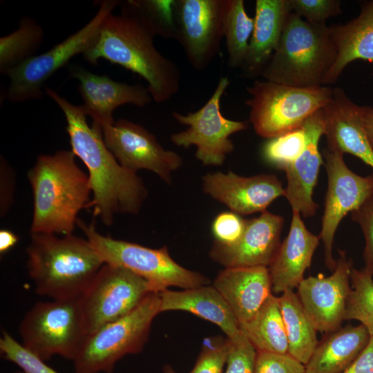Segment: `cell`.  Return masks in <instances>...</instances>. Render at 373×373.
Masks as SVG:
<instances>
[{
  "mask_svg": "<svg viewBox=\"0 0 373 373\" xmlns=\"http://www.w3.org/2000/svg\"><path fill=\"white\" fill-rule=\"evenodd\" d=\"M44 89L65 116L71 151L88 169L93 193L88 207H93L94 216L110 226L118 213H137L147 197L142 179L118 162L102 129L87 123L81 105H74L51 88Z\"/></svg>",
  "mask_w": 373,
  "mask_h": 373,
  "instance_id": "6da1fadb",
  "label": "cell"
},
{
  "mask_svg": "<svg viewBox=\"0 0 373 373\" xmlns=\"http://www.w3.org/2000/svg\"><path fill=\"white\" fill-rule=\"evenodd\" d=\"M155 37L134 17L111 13L83 57L92 65L104 59L139 75L146 82L152 99L164 103L178 92L181 73L178 66L156 48Z\"/></svg>",
  "mask_w": 373,
  "mask_h": 373,
  "instance_id": "7a4b0ae2",
  "label": "cell"
},
{
  "mask_svg": "<svg viewBox=\"0 0 373 373\" xmlns=\"http://www.w3.org/2000/svg\"><path fill=\"white\" fill-rule=\"evenodd\" d=\"M75 158L72 151L41 155L28 171L34 199L31 233L72 234L79 212L88 207V175Z\"/></svg>",
  "mask_w": 373,
  "mask_h": 373,
  "instance_id": "3957f363",
  "label": "cell"
},
{
  "mask_svg": "<svg viewBox=\"0 0 373 373\" xmlns=\"http://www.w3.org/2000/svg\"><path fill=\"white\" fill-rule=\"evenodd\" d=\"M27 267L37 294L52 300L78 299L104 262L86 238L31 233Z\"/></svg>",
  "mask_w": 373,
  "mask_h": 373,
  "instance_id": "277c9868",
  "label": "cell"
},
{
  "mask_svg": "<svg viewBox=\"0 0 373 373\" xmlns=\"http://www.w3.org/2000/svg\"><path fill=\"white\" fill-rule=\"evenodd\" d=\"M336 58L329 26L311 23L291 12L278 47L260 76L295 87L325 86Z\"/></svg>",
  "mask_w": 373,
  "mask_h": 373,
  "instance_id": "5b68a950",
  "label": "cell"
},
{
  "mask_svg": "<svg viewBox=\"0 0 373 373\" xmlns=\"http://www.w3.org/2000/svg\"><path fill=\"white\" fill-rule=\"evenodd\" d=\"M247 90L250 122L259 136L268 140L300 128L333 95L329 86L301 88L265 79L254 81Z\"/></svg>",
  "mask_w": 373,
  "mask_h": 373,
  "instance_id": "8992f818",
  "label": "cell"
},
{
  "mask_svg": "<svg viewBox=\"0 0 373 373\" xmlns=\"http://www.w3.org/2000/svg\"><path fill=\"white\" fill-rule=\"evenodd\" d=\"M160 313V292H153L127 315L87 334L73 361L75 372L112 373L120 358L142 350Z\"/></svg>",
  "mask_w": 373,
  "mask_h": 373,
  "instance_id": "52a82bcc",
  "label": "cell"
},
{
  "mask_svg": "<svg viewBox=\"0 0 373 373\" xmlns=\"http://www.w3.org/2000/svg\"><path fill=\"white\" fill-rule=\"evenodd\" d=\"M77 226L103 262L126 268L147 280L157 292L175 286L183 289L206 285L209 280L186 269L170 256L166 247L153 249L99 233L93 224L78 219Z\"/></svg>",
  "mask_w": 373,
  "mask_h": 373,
  "instance_id": "ba28073f",
  "label": "cell"
},
{
  "mask_svg": "<svg viewBox=\"0 0 373 373\" xmlns=\"http://www.w3.org/2000/svg\"><path fill=\"white\" fill-rule=\"evenodd\" d=\"M22 345L46 361L59 355L73 361L86 336L78 299L38 302L21 319Z\"/></svg>",
  "mask_w": 373,
  "mask_h": 373,
  "instance_id": "9c48e42d",
  "label": "cell"
},
{
  "mask_svg": "<svg viewBox=\"0 0 373 373\" xmlns=\"http://www.w3.org/2000/svg\"><path fill=\"white\" fill-rule=\"evenodd\" d=\"M121 1L104 0L95 15L82 28L50 49L30 58L6 75L10 79L6 98L12 103L40 99L46 81L75 56L84 55L94 43L102 22Z\"/></svg>",
  "mask_w": 373,
  "mask_h": 373,
  "instance_id": "30bf717a",
  "label": "cell"
},
{
  "mask_svg": "<svg viewBox=\"0 0 373 373\" xmlns=\"http://www.w3.org/2000/svg\"><path fill=\"white\" fill-rule=\"evenodd\" d=\"M153 292L157 291L143 278L104 263L78 298L87 334L127 315Z\"/></svg>",
  "mask_w": 373,
  "mask_h": 373,
  "instance_id": "8fae6325",
  "label": "cell"
},
{
  "mask_svg": "<svg viewBox=\"0 0 373 373\" xmlns=\"http://www.w3.org/2000/svg\"><path fill=\"white\" fill-rule=\"evenodd\" d=\"M229 85L227 77H221L207 102L198 111L184 115L172 112L173 119L188 128L171 135L176 146L196 147L195 157L207 166H220L234 149L229 137L245 130L247 122L226 118L220 110V101Z\"/></svg>",
  "mask_w": 373,
  "mask_h": 373,
  "instance_id": "7c38bea8",
  "label": "cell"
},
{
  "mask_svg": "<svg viewBox=\"0 0 373 373\" xmlns=\"http://www.w3.org/2000/svg\"><path fill=\"white\" fill-rule=\"evenodd\" d=\"M324 165L327 175L322 227L319 234L324 247L325 266L331 271L336 267L332 247L337 228L348 213L355 210L373 189V172L362 176L345 164L343 154L325 149Z\"/></svg>",
  "mask_w": 373,
  "mask_h": 373,
  "instance_id": "4fadbf2b",
  "label": "cell"
},
{
  "mask_svg": "<svg viewBox=\"0 0 373 373\" xmlns=\"http://www.w3.org/2000/svg\"><path fill=\"white\" fill-rule=\"evenodd\" d=\"M225 7L226 0H175L176 40L196 70L208 67L220 50Z\"/></svg>",
  "mask_w": 373,
  "mask_h": 373,
  "instance_id": "5bb4252c",
  "label": "cell"
},
{
  "mask_svg": "<svg viewBox=\"0 0 373 373\" xmlns=\"http://www.w3.org/2000/svg\"><path fill=\"white\" fill-rule=\"evenodd\" d=\"M102 132L108 149L130 171L149 170L169 183L173 172L182 164L180 155L164 149L154 135L137 123L120 119Z\"/></svg>",
  "mask_w": 373,
  "mask_h": 373,
  "instance_id": "9a60e30c",
  "label": "cell"
},
{
  "mask_svg": "<svg viewBox=\"0 0 373 373\" xmlns=\"http://www.w3.org/2000/svg\"><path fill=\"white\" fill-rule=\"evenodd\" d=\"M339 257L332 274L304 278L297 287L298 298L317 331L330 333L345 321L347 298L352 289V260L345 251Z\"/></svg>",
  "mask_w": 373,
  "mask_h": 373,
  "instance_id": "2e32d148",
  "label": "cell"
},
{
  "mask_svg": "<svg viewBox=\"0 0 373 373\" xmlns=\"http://www.w3.org/2000/svg\"><path fill=\"white\" fill-rule=\"evenodd\" d=\"M70 75L79 81L81 106L93 125L101 129L113 124V114L119 106L133 104L144 107L152 100L147 87L115 81L106 75L95 74L79 65L69 68Z\"/></svg>",
  "mask_w": 373,
  "mask_h": 373,
  "instance_id": "e0dca14e",
  "label": "cell"
},
{
  "mask_svg": "<svg viewBox=\"0 0 373 373\" xmlns=\"http://www.w3.org/2000/svg\"><path fill=\"white\" fill-rule=\"evenodd\" d=\"M283 225L282 216L266 210L258 217L245 220L244 231L234 244L214 242L210 256L226 268L268 267L280 245Z\"/></svg>",
  "mask_w": 373,
  "mask_h": 373,
  "instance_id": "ac0fdd59",
  "label": "cell"
},
{
  "mask_svg": "<svg viewBox=\"0 0 373 373\" xmlns=\"http://www.w3.org/2000/svg\"><path fill=\"white\" fill-rule=\"evenodd\" d=\"M202 188L240 216L262 213L274 200L285 196V188L274 174L244 177L231 171L209 173L202 178Z\"/></svg>",
  "mask_w": 373,
  "mask_h": 373,
  "instance_id": "d6986e66",
  "label": "cell"
},
{
  "mask_svg": "<svg viewBox=\"0 0 373 373\" xmlns=\"http://www.w3.org/2000/svg\"><path fill=\"white\" fill-rule=\"evenodd\" d=\"M302 127L305 133L306 144L299 157L284 170L287 182L285 197L292 211L308 218L315 215L318 209L312 197L321 166L323 164L318 149L320 139L324 135L323 110L309 116Z\"/></svg>",
  "mask_w": 373,
  "mask_h": 373,
  "instance_id": "ffe728a7",
  "label": "cell"
},
{
  "mask_svg": "<svg viewBox=\"0 0 373 373\" xmlns=\"http://www.w3.org/2000/svg\"><path fill=\"white\" fill-rule=\"evenodd\" d=\"M327 149L351 154L373 169V151L362 125L359 106L343 88H333L329 102L322 108Z\"/></svg>",
  "mask_w": 373,
  "mask_h": 373,
  "instance_id": "44dd1931",
  "label": "cell"
},
{
  "mask_svg": "<svg viewBox=\"0 0 373 373\" xmlns=\"http://www.w3.org/2000/svg\"><path fill=\"white\" fill-rule=\"evenodd\" d=\"M320 240L319 236L307 229L300 213L292 211L289 233L268 267L273 292L282 294L298 287L310 267Z\"/></svg>",
  "mask_w": 373,
  "mask_h": 373,
  "instance_id": "7402d4cb",
  "label": "cell"
},
{
  "mask_svg": "<svg viewBox=\"0 0 373 373\" xmlns=\"http://www.w3.org/2000/svg\"><path fill=\"white\" fill-rule=\"evenodd\" d=\"M213 286L239 323L250 320L272 294L267 267H230L220 271Z\"/></svg>",
  "mask_w": 373,
  "mask_h": 373,
  "instance_id": "603a6c76",
  "label": "cell"
},
{
  "mask_svg": "<svg viewBox=\"0 0 373 373\" xmlns=\"http://www.w3.org/2000/svg\"><path fill=\"white\" fill-rule=\"evenodd\" d=\"M291 10L288 0H256L253 32L241 70L250 77L260 76L278 47Z\"/></svg>",
  "mask_w": 373,
  "mask_h": 373,
  "instance_id": "cb8c5ba5",
  "label": "cell"
},
{
  "mask_svg": "<svg viewBox=\"0 0 373 373\" xmlns=\"http://www.w3.org/2000/svg\"><path fill=\"white\" fill-rule=\"evenodd\" d=\"M160 313L172 310L190 312L216 324L230 340L242 334L237 318L213 286L206 285L181 291L166 289L160 292Z\"/></svg>",
  "mask_w": 373,
  "mask_h": 373,
  "instance_id": "d4e9b609",
  "label": "cell"
},
{
  "mask_svg": "<svg viewBox=\"0 0 373 373\" xmlns=\"http://www.w3.org/2000/svg\"><path fill=\"white\" fill-rule=\"evenodd\" d=\"M329 30L336 58L325 86L334 84L345 67L355 60L373 65V0L362 4L356 17L343 24L329 26Z\"/></svg>",
  "mask_w": 373,
  "mask_h": 373,
  "instance_id": "484cf974",
  "label": "cell"
},
{
  "mask_svg": "<svg viewBox=\"0 0 373 373\" xmlns=\"http://www.w3.org/2000/svg\"><path fill=\"white\" fill-rule=\"evenodd\" d=\"M371 338L361 324L340 327L318 343L305 373H342L364 350Z\"/></svg>",
  "mask_w": 373,
  "mask_h": 373,
  "instance_id": "4316f807",
  "label": "cell"
},
{
  "mask_svg": "<svg viewBox=\"0 0 373 373\" xmlns=\"http://www.w3.org/2000/svg\"><path fill=\"white\" fill-rule=\"evenodd\" d=\"M278 299L288 342V353L305 365L318 343V331L294 290L285 291Z\"/></svg>",
  "mask_w": 373,
  "mask_h": 373,
  "instance_id": "83f0119b",
  "label": "cell"
},
{
  "mask_svg": "<svg viewBox=\"0 0 373 373\" xmlns=\"http://www.w3.org/2000/svg\"><path fill=\"white\" fill-rule=\"evenodd\" d=\"M240 329L256 351L288 353V342L278 297L273 294Z\"/></svg>",
  "mask_w": 373,
  "mask_h": 373,
  "instance_id": "f1b7e54d",
  "label": "cell"
},
{
  "mask_svg": "<svg viewBox=\"0 0 373 373\" xmlns=\"http://www.w3.org/2000/svg\"><path fill=\"white\" fill-rule=\"evenodd\" d=\"M44 30L30 18L20 20L19 28L0 38V73L6 75L10 70L36 55L42 43Z\"/></svg>",
  "mask_w": 373,
  "mask_h": 373,
  "instance_id": "f546056e",
  "label": "cell"
},
{
  "mask_svg": "<svg viewBox=\"0 0 373 373\" xmlns=\"http://www.w3.org/2000/svg\"><path fill=\"white\" fill-rule=\"evenodd\" d=\"M254 26V19L247 15L243 0H226L223 37L231 68H241L244 64Z\"/></svg>",
  "mask_w": 373,
  "mask_h": 373,
  "instance_id": "4dcf8cb0",
  "label": "cell"
},
{
  "mask_svg": "<svg viewBox=\"0 0 373 373\" xmlns=\"http://www.w3.org/2000/svg\"><path fill=\"white\" fill-rule=\"evenodd\" d=\"M175 0H126L120 3L121 12L142 23L155 36L177 39Z\"/></svg>",
  "mask_w": 373,
  "mask_h": 373,
  "instance_id": "1f68e13d",
  "label": "cell"
},
{
  "mask_svg": "<svg viewBox=\"0 0 373 373\" xmlns=\"http://www.w3.org/2000/svg\"><path fill=\"white\" fill-rule=\"evenodd\" d=\"M352 289L347 298L345 321L360 322L373 336V275L364 267L353 268L351 273Z\"/></svg>",
  "mask_w": 373,
  "mask_h": 373,
  "instance_id": "d6a6232c",
  "label": "cell"
},
{
  "mask_svg": "<svg viewBox=\"0 0 373 373\" xmlns=\"http://www.w3.org/2000/svg\"><path fill=\"white\" fill-rule=\"evenodd\" d=\"M306 144L303 127L269 139L262 149L263 159L278 169L284 171L301 155Z\"/></svg>",
  "mask_w": 373,
  "mask_h": 373,
  "instance_id": "836d02e7",
  "label": "cell"
},
{
  "mask_svg": "<svg viewBox=\"0 0 373 373\" xmlns=\"http://www.w3.org/2000/svg\"><path fill=\"white\" fill-rule=\"evenodd\" d=\"M0 351L4 358L19 367L17 373H59L6 331L0 338Z\"/></svg>",
  "mask_w": 373,
  "mask_h": 373,
  "instance_id": "e575fe53",
  "label": "cell"
},
{
  "mask_svg": "<svg viewBox=\"0 0 373 373\" xmlns=\"http://www.w3.org/2000/svg\"><path fill=\"white\" fill-rule=\"evenodd\" d=\"M228 338H207L196 362L189 373H223L229 352Z\"/></svg>",
  "mask_w": 373,
  "mask_h": 373,
  "instance_id": "d590c367",
  "label": "cell"
},
{
  "mask_svg": "<svg viewBox=\"0 0 373 373\" xmlns=\"http://www.w3.org/2000/svg\"><path fill=\"white\" fill-rule=\"evenodd\" d=\"M292 12L314 24L325 25L326 21L339 15L341 1L339 0H288Z\"/></svg>",
  "mask_w": 373,
  "mask_h": 373,
  "instance_id": "8d00e7d4",
  "label": "cell"
},
{
  "mask_svg": "<svg viewBox=\"0 0 373 373\" xmlns=\"http://www.w3.org/2000/svg\"><path fill=\"white\" fill-rule=\"evenodd\" d=\"M350 213L352 220L358 224L363 235L364 268L373 275V189L363 202Z\"/></svg>",
  "mask_w": 373,
  "mask_h": 373,
  "instance_id": "74e56055",
  "label": "cell"
},
{
  "mask_svg": "<svg viewBox=\"0 0 373 373\" xmlns=\"http://www.w3.org/2000/svg\"><path fill=\"white\" fill-rule=\"evenodd\" d=\"M229 341V352L224 373H254L257 351L254 345L243 334Z\"/></svg>",
  "mask_w": 373,
  "mask_h": 373,
  "instance_id": "f35d334b",
  "label": "cell"
},
{
  "mask_svg": "<svg viewBox=\"0 0 373 373\" xmlns=\"http://www.w3.org/2000/svg\"><path fill=\"white\" fill-rule=\"evenodd\" d=\"M254 373H305V365L289 353L258 351Z\"/></svg>",
  "mask_w": 373,
  "mask_h": 373,
  "instance_id": "ab89813d",
  "label": "cell"
},
{
  "mask_svg": "<svg viewBox=\"0 0 373 373\" xmlns=\"http://www.w3.org/2000/svg\"><path fill=\"white\" fill-rule=\"evenodd\" d=\"M245 220L232 211L220 213L212 223V233L216 242L231 245L241 237L245 227Z\"/></svg>",
  "mask_w": 373,
  "mask_h": 373,
  "instance_id": "60d3db41",
  "label": "cell"
},
{
  "mask_svg": "<svg viewBox=\"0 0 373 373\" xmlns=\"http://www.w3.org/2000/svg\"><path fill=\"white\" fill-rule=\"evenodd\" d=\"M13 171L6 162L1 158V215L4 216L12 204L14 191Z\"/></svg>",
  "mask_w": 373,
  "mask_h": 373,
  "instance_id": "b9f144b4",
  "label": "cell"
},
{
  "mask_svg": "<svg viewBox=\"0 0 373 373\" xmlns=\"http://www.w3.org/2000/svg\"><path fill=\"white\" fill-rule=\"evenodd\" d=\"M342 373H373V336L357 358Z\"/></svg>",
  "mask_w": 373,
  "mask_h": 373,
  "instance_id": "7bdbcfd3",
  "label": "cell"
},
{
  "mask_svg": "<svg viewBox=\"0 0 373 373\" xmlns=\"http://www.w3.org/2000/svg\"><path fill=\"white\" fill-rule=\"evenodd\" d=\"M359 111L365 136L373 151V107L359 106Z\"/></svg>",
  "mask_w": 373,
  "mask_h": 373,
  "instance_id": "ee69618b",
  "label": "cell"
},
{
  "mask_svg": "<svg viewBox=\"0 0 373 373\" xmlns=\"http://www.w3.org/2000/svg\"><path fill=\"white\" fill-rule=\"evenodd\" d=\"M19 237L9 229L0 230V254L3 255L18 242Z\"/></svg>",
  "mask_w": 373,
  "mask_h": 373,
  "instance_id": "f6af8a7d",
  "label": "cell"
},
{
  "mask_svg": "<svg viewBox=\"0 0 373 373\" xmlns=\"http://www.w3.org/2000/svg\"><path fill=\"white\" fill-rule=\"evenodd\" d=\"M164 373H177L175 372L171 366L166 365L164 367Z\"/></svg>",
  "mask_w": 373,
  "mask_h": 373,
  "instance_id": "bcb514c9",
  "label": "cell"
}]
</instances>
